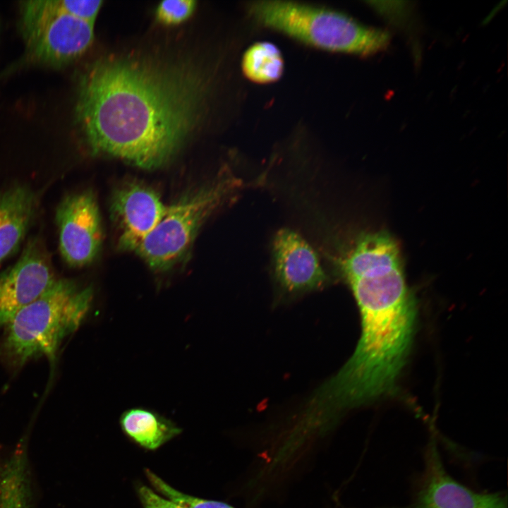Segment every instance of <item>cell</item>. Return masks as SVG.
<instances>
[{
	"instance_id": "cell-1",
	"label": "cell",
	"mask_w": 508,
	"mask_h": 508,
	"mask_svg": "<svg viewBox=\"0 0 508 508\" xmlns=\"http://www.w3.org/2000/svg\"><path fill=\"white\" fill-rule=\"evenodd\" d=\"M208 81L187 61L102 57L78 79L75 120L92 153L155 169L175 155L200 122Z\"/></svg>"
},
{
	"instance_id": "cell-2",
	"label": "cell",
	"mask_w": 508,
	"mask_h": 508,
	"mask_svg": "<svg viewBox=\"0 0 508 508\" xmlns=\"http://www.w3.org/2000/svg\"><path fill=\"white\" fill-rule=\"evenodd\" d=\"M325 237L324 255L351 290L361 318L356 349L331 382L346 399L370 404L397 390L416 329V299L399 243L388 231L339 229Z\"/></svg>"
},
{
	"instance_id": "cell-3",
	"label": "cell",
	"mask_w": 508,
	"mask_h": 508,
	"mask_svg": "<svg viewBox=\"0 0 508 508\" xmlns=\"http://www.w3.org/2000/svg\"><path fill=\"white\" fill-rule=\"evenodd\" d=\"M91 286L57 279L6 325L0 358L13 367L44 356L53 361L64 339L87 317L93 300Z\"/></svg>"
},
{
	"instance_id": "cell-4",
	"label": "cell",
	"mask_w": 508,
	"mask_h": 508,
	"mask_svg": "<svg viewBox=\"0 0 508 508\" xmlns=\"http://www.w3.org/2000/svg\"><path fill=\"white\" fill-rule=\"evenodd\" d=\"M248 17L267 29L318 49L361 56L387 47L390 35L366 26L344 12L291 1H254L246 6Z\"/></svg>"
},
{
	"instance_id": "cell-5",
	"label": "cell",
	"mask_w": 508,
	"mask_h": 508,
	"mask_svg": "<svg viewBox=\"0 0 508 508\" xmlns=\"http://www.w3.org/2000/svg\"><path fill=\"white\" fill-rule=\"evenodd\" d=\"M244 186L228 169L220 171L212 180L167 206L162 220L136 253L152 269H169L186 255L205 221Z\"/></svg>"
},
{
	"instance_id": "cell-6",
	"label": "cell",
	"mask_w": 508,
	"mask_h": 508,
	"mask_svg": "<svg viewBox=\"0 0 508 508\" xmlns=\"http://www.w3.org/2000/svg\"><path fill=\"white\" fill-rule=\"evenodd\" d=\"M21 33L25 48L18 64L60 68L90 47L94 23L62 16L40 21Z\"/></svg>"
},
{
	"instance_id": "cell-7",
	"label": "cell",
	"mask_w": 508,
	"mask_h": 508,
	"mask_svg": "<svg viewBox=\"0 0 508 508\" xmlns=\"http://www.w3.org/2000/svg\"><path fill=\"white\" fill-rule=\"evenodd\" d=\"M56 222L64 261L72 267L91 263L102 242L100 214L94 193L83 190L66 195L56 207Z\"/></svg>"
},
{
	"instance_id": "cell-8",
	"label": "cell",
	"mask_w": 508,
	"mask_h": 508,
	"mask_svg": "<svg viewBox=\"0 0 508 508\" xmlns=\"http://www.w3.org/2000/svg\"><path fill=\"white\" fill-rule=\"evenodd\" d=\"M56 279L44 244L39 238H31L17 262L0 273V327Z\"/></svg>"
},
{
	"instance_id": "cell-9",
	"label": "cell",
	"mask_w": 508,
	"mask_h": 508,
	"mask_svg": "<svg viewBox=\"0 0 508 508\" xmlns=\"http://www.w3.org/2000/svg\"><path fill=\"white\" fill-rule=\"evenodd\" d=\"M271 254L272 277L284 295L317 291L329 282L317 251L294 229L284 227L275 233Z\"/></svg>"
},
{
	"instance_id": "cell-10",
	"label": "cell",
	"mask_w": 508,
	"mask_h": 508,
	"mask_svg": "<svg viewBox=\"0 0 508 508\" xmlns=\"http://www.w3.org/2000/svg\"><path fill=\"white\" fill-rule=\"evenodd\" d=\"M411 508H507L499 493L476 492L446 471L433 440L425 454V469Z\"/></svg>"
},
{
	"instance_id": "cell-11",
	"label": "cell",
	"mask_w": 508,
	"mask_h": 508,
	"mask_svg": "<svg viewBox=\"0 0 508 508\" xmlns=\"http://www.w3.org/2000/svg\"><path fill=\"white\" fill-rule=\"evenodd\" d=\"M157 192L138 183H131L115 192L111 211L119 229L121 248L134 250L155 230L167 210Z\"/></svg>"
},
{
	"instance_id": "cell-12",
	"label": "cell",
	"mask_w": 508,
	"mask_h": 508,
	"mask_svg": "<svg viewBox=\"0 0 508 508\" xmlns=\"http://www.w3.org/2000/svg\"><path fill=\"white\" fill-rule=\"evenodd\" d=\"M37 208L35 193L16 185L0 192V263L20 247Z\"/></svg>"
},
{
	"instance_id": "cell-13",
	"label": "cell",
	"mask_w": 508,
	"mask_h": 508,
	"mask_svg": "<svg viewBox=\"0 0 508 508\" xmlns=\"http://www.w3.org/2000/svg\"><path fill=\"white\" fill-rule=\"evenodd\" d=\"M102 1L49 0L25 1L20 5V29L62 16H70L95 23L102 6Z\"/></svg>"
},
{
	"instance_id": "cell-14",
	"label": "cell",
	"mask_w": 508,
	"mask_h": 508,
	"mask_svg": "<svg viewBox=\"0 0 508 508\" xmlns=\"http://www.w3.org/2000/svg\"><path fill=\"white\" fill-rule=\"evenodd\" d=\"M124 432L142 446L154 449L179 431L170 421L142 407L125 411L120 419Z\"/></svg>"
},
{
	"instance_id": "cell-15",
	"label": "cell",
	"mask_w": 508,
	"mask_h": 508,
	"mask_svg": "<svg viewBox=\"0 0 508 508\" xmlns=\"http://www.w3.org/2000/svg\"><path fill=\"white\" fill-rule=\"evenodd\" d=\"M241 69L243 75L258 84H269L280 79L284 71V61L281 50L274 44L261 41L243 54Z\"/></svg>"
},
{
	"instance_id": "cell-16",
	"label": "cell",
	"mask_w": 508,
	"mask_h": 508,
	"mask_svg": "<svg viewBox=\"0 0 508 508\" xmlns=\"http://www.w3.org/2000/svg\"><path fill=\"white\" fill-rule=\"evenodd\" d=\"M0 508H28L25 469L20 461L8 462L1 473Z\"/></svg>"
},
{
	"instance_id": "cell-17",
	"label": "cell",
	"mask_w": 508,
	"mask_h": 508,
	"mask_svg": "<svg viewBox=\"0 0 508 508\" xmlns=\"http://www.w3.org/2000/svg\"><path fill=\"white\" fill-rule=\"evenodd\" d=\"M146 472L150 481L157 491L183 508H234L222 502L196 498L180 492L150 471L147 470Z\"/></svg>"
},
{
	"instance_id": "cell-18",
	"label": "cell",
	"mask_w": 508,
	"mask_h": 508,
	"mask_svg": "<svg viewBox=\"0 0 508 508\" xmlns=\"http://www.w3.org/2000/svg\"><path fill=\"white\" fill-rule=\"evenodd\" d=\"M195 4L193 0L164 1L157 7V16L164 23L177 24L191 15Z\"/></svg>"
},
{
	"instance_id": "cell-19",
	"label": "cell",
	"mask_w": 508,
	"mask_h": 508,
	"mask_svg": "<svg viewBox=\"0 0 508 508\" xmlns=\"http://www.w3.org/2000/svg\"><path fill=\"white\" fill-rule=\"evenodd\" d=\"M139 494L144 508H183L171 500L162 497L146 486L140 488Z\"/></svg>"
}]
</instances>
